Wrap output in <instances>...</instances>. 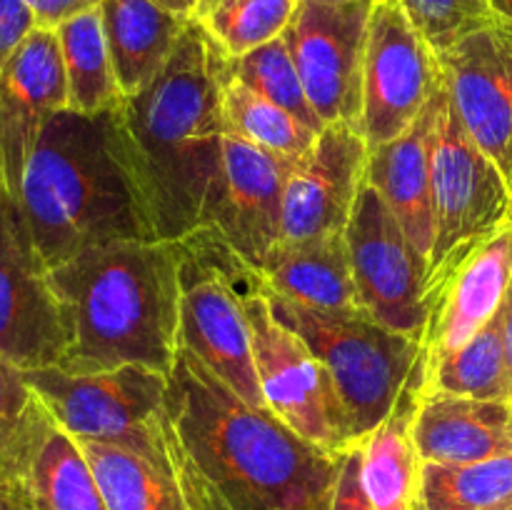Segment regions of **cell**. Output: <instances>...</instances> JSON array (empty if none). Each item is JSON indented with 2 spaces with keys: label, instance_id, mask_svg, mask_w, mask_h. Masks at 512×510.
Here are the masks:
<instances>
[{
  "label": "cell",
  "instance_id": "cell-19",
  "mask_svg": "<svg viewBox=\"0 0 512 510\" xmlns=\"http://www.w3.org/2000/svg\"><path fill=\"white\" fill-rule=\"evenodd\" d=\"M440 85L428 108L403 135L368 150V165H365V180L383 195L425 265H428L435 240L430 145H433L435 123H438Z\"/></svg>",
  "mask_w": 512,
  "mask_h": 510
},
{
  "label": "cell",
  "instance_id": "cell-27",
  "mask_svg": "<svg viewBox=\"0 0 512 510\" xmlns=\"http://www.w3.org/2000/svg\"><path fill=\"white\" fill-rule=\"evenodd\" d=\"M28 483L35 510H108L83 448L53 420L35 448Z\"/></svg>",
  "mask_w": 512,
  "mask_h": 510
},
{
  "label": "cell",
  "instance_id": "cell-32",
  "mask_svg": "<svg viewBox=\"0 0 512 510\" xmlns=\"http://www.w3.org/2000/svg\"><path fill=\"white\" fill-rule=\"evenodd\" d=\"M400 3L438 55L453 48L465 35L498 20L488 0H400Z\"/></svg>",
  "mask_w": 512,
  "mask_h": 510
},
{
  "label": "cell",
  "instance_id": "cell-8",
  "mask_svg": "<svg viewBox=\"0 0 512 510\" xmlns=\"http://www.w3.org/2000/svg\"><path fill=\"white\" fill-rule=\"evenodd\" d=\"M230 265L243 290L253 360L265 405L305 440L328 453L343 455L353 448L355 438L333 375L300 335L275 318L268 298L255 283L253 268L238 258L233 248Z\"/></svg>",
  "mask_w": 512,
  "mask_h": 510
},
{
  "label": "cell",
  "instance_id": "cell-6",
  "mask_svg": "<svg viewBox=\"0 0 512 510\" xmlns=\"http://www.w3.org/2000/svg\"><path fill=\"white\" fill-rule=\"evenodd\" d=\"M435 240L428 260V310L433 313L460 265L512 220V188L503 170L480 148L460 120L448 83L430 145Z\"/></svg>",
  "mask_w": 512,
  "mask_h": 510
},
{
  "label": "cell",
  "instance_id": "cell-11",
  "mask_svg": "<svg viewBox=\"0 0 512 510\" xmlns=\"http://www.w3.org/2000/svg\"><path fill=\"white\" fill-rule=\"evenodd\" d=\"M355 288L363 310L395 333L423 343L430 310L428 265L410 245L383 195L363 180L345 228Z\"/></svg>",
  "mask_w": 512,
  "mask_h": 510
},
{
  "label": "cell",
  "instance_id": "cell-43",
  "mask_svg": "<svg viewBox=\"0 0 512 510\" xmlns=\"http://www.w3.org/2000/svg\"><path fill=\"white\" fill-rule=\"evenodd\" d=\"M30 510H35V508H33V505H30Z\"/></svg>",
  "mask_w": 512,
  "mask_h": 510
},
{
  "label": "cell",
  "instance_id": "cell-25",
  "mask_svg": "<svg viewBox=\"0 0 512 510\" xmlns=\"http://www.w3.org/2000/svg\"><path fill=\"white\" fill-rule=\"evenodd\" d=\"M68 83V110L83 115H98L118 110L125 95L120 93L105 40L100 8L65 20L55 28Z\"/></svg>",
  "mask_w": 512,
  "mask_h": 510
},
{
  "label": "cell",
  "instance_id": "cell-18",
  "mask_svg": "<svg viewBox=\"0 0 512 510\" xmlns=\"http://www.w3.org/2000/svg\"><path fill=\"white\" fill-rule=\"evenodd\" d=\"M512 283V220L463 265L430 313L423 338L425 363L463 348L503 310Z\"/></svg>",
  "mask_w": 512,
  "mask_h": 510
},
{
  "label": "cell",
  "instance_id": "cell-40",
  "mask_svg": "<svg viewBox=\"0 0 512 510\" xmlns=\"http://www.w3.org/2000/svg\"><path fill=\"white\" fill-rule=\"evenodd\" d=\"M153 3L163 5L165 10L183 15V18H190V15H193V8H195V0H153Z\"/></svg>",
  "mask_w": 512,
  "mask_h": 510
},
{
  "label": "cell",
  "instance_id": "cell-14",
  "mask_svg": "<svg viewBox=\"0 0 512 510\" xmlns=\"http://www.w3.org/2000/svg\"><path fill=\"white\" fill-rule=\"evenodd\" d=\"M438 58L460 120L512 188V28L495 20Z\"/></svg>",
  "mask_w": 512,
  "mask_h": 510
},
{
  "label": "cell",
  "instance_id": "cell-28",
  "mask_svg": "<svg viewBox=\"0 0 512 510\" xmlns=\"http://www.w3.org/2000/svg\"><path fill=\"white\" fill-rule=\"evenodd\" d=\"M220 100H223L225 130L270 153L303 160L320 135L300 123L288 110L275 105L273 100L263 98L238 78H233L228 65H225L223 85H220Z\"/></svg>",
  "mask_w": 512,
  "mask_h": 510
},
{
  "label": "cell",
  "instance_id": "cell-15",
  "mask_svg": "<svg viewBox=\"0 0 512 510\" xmlns=\"http://www.w3.org/2000/svg\"><path fill=\"white\" fill-rule=\"evenodd\" d=\"M68 108L63 53L53 28H35L0 73V188L18 203L40 133Z\"/></svg>",
  "mask_w": 512,
  "mask_h": 510
},
{
  "label": "cell",
  "instance_id": "cell-10",
  "mask_svg": "<svg viewBox=\"0 0 512 510\" xmlns=\"http://www.w3.org/2000/svg\"><path fill=\"white\" fill-rule=\"evenodd\" d=\"M375 0H298L283 40L325 125L360 130L363 63Z\"/></svg>",
  "mask_w": 512,
  "mask_h": 510
},
{
  "label": "cell",
  "instance_id": "cell-7",
  "mask_svg": "<svg viewBox=\"0 0 512 510\" xmlns=\"http://www.w3.org/2000/svg\"><path fill=\"white\" fill-rule=\"evenodd\" d=\"M23 375L53 423L75 440L123 445L175 468L165 410L168 375L145 365L103 373L38 368Z\"/></svg>",
  "mask_w": 512,
  "mask_h": 510
},
{
  "label": "cell",
  "instance_id": "cell-30",
  "mask_svg": "<svg viewBox=\"0 0 512 510\" xmlns=\"http://www.w3.org/2000/svg\"><path fill=\"white\" fill-rule=\"evenodd\" d=\"M298 0H195L190 20L200 25L228 58L280 38Z\"/></svg>",
  "mask_w": 512,
  "mask_h": 510
},
{
  "label": "cell",
  "instance_id": "cell-22",
  "mask_svg": "<svg viewBox=\"0 0 512 510\" xmlns=\"http://www.w3.org/2000/svg\"><path fill=\"white\" fill-rule=\"evenodd\" d=\"M100 18L125 98H135L153 83L190 23L153 0H103Z\"/></svg>",
  "mask_w": 512,
  "mask_h": 510
},
{
  "label": "cell",
  "instance_id": "cell-35",
  "mask_svg": "<svg viewBox=\"0 0 512 510\" xmlns=\"http://www.w3.org/2000/svg\"><path fill=\"white\" fill-rule=\"evenodd\" d=\"M330 510H375L363 483V455H360L358 443L345 450L343 460H340V473Z\"/></svg>",
  "mask_w": 512,
  "mask_h": 510
},
{
  "label": "cell",
  "instance_id": "cell-16",
  "mask_svg": "<svg viewBox=\"0 0 512 510\" xmlns=\"http://www.w3.org/2000/svg\"><path fill=\"white\" fill-rule=\"evenodd\" d=\"M368 143L355 125H325L285 185V243L343 235L365 180Z\"/></svg>",
  "mask_w": 512,
  "mask_h": 510
},
{
  "label": "cell",
  "instance_id": "cell-12",
  "mask_svg": "<svg viewBox=\"0 0 512 510\" xmlns=\"http://www.w3.org/2000/svg\"><path fill=\"white\" fill-rule=\"evenodd\" d=\"M443 80L433 45L400 0H378L370 13L363 63L360 133L368 150L403 135L420 118Z\"/></svg>",
  "mask_w": 512,
  "mask_h": 510
},
{
  "label": "cell",
  "instance_id": "cell-36",
  "mask_svg": "<svg viewBox=\"0 0 512 510\" xmlns=\"http://www.w3.org/2000/svg\"><path fill=\"white\" fill-rule=\"evenodd\" d=\"M35 28L38 20L25 0H0V73Z\"/></svg>",
  "mask_w": 512,
  "mask_h": 510
},
{
  "label": "cell",
  "instance_id": "cell-24",
  "mask_svg": "<svg viewBox=\"0 0 512 510\" xmlns=\"http://www.w3.org/2000/svg\"><path fill=\"white\" fill-rule=\"evenodd\" d=\"M108 510H188L178 473L170 465L123 445L78 440Z\"/></svg>",
  "mask_w": 512,
  "mask_h": 510
},
{
  "label": "cell",
  "instance_id": "cell-31",
  "mask_svg": "<svg viewBox=\"0 0 512 510\" xmlns=\"http://www.w3.org/2000/svg\"><path fill=\"white\" fill-rule=\"evenodd\" d=\"M228 68L233 78L248 85L250 90L273 100L275 105L295 115L300 123L313 128L315 133H323L325 123L315 113L313 105H310L303 80H300L298 68H295L293 58H290V50L285 45L283 35L270 40V43L258 45V48L240 55V58H230Z\"/></svg>",
  "mask_w": 512,
  "mask_h": 510
},
{
  "label": "cell",
  "instance_id": "cell-37",
  "mask_svg": "<svg viewBox=\"0 0 512 510\" xmlns=\"http://www.w3.org/2000/svg\"><path fill=\"white\" fill-rule=\"evenodd\" d=\"M28 8L33 10L38 28H58L65 20L83 15L88 10L100 8L103 0H25Z\"/></svg>",
  "mask_w": 512,
  "mask_h": 510
},
{
  "label": "cell",
  "instance_id": "cell-26",
  "mask_svg": "<svg viewBox=\"0 0 512 510\" xmlns=\"http://www.w3.org/2000/svg\"><path fill=\"white\" fill-rule=\"evenodd\" d=\"M423 388L480 400H512V370L503 335V310L463 348L425 363Z\"/></svg>",
  "mask_w": 512,
  "mask_h": 510
},
{
  "label": "cell",
  "instance_id": "cell-20",
  "mask_svg": "<svg viewBox=\"0 0 512 510\" xmlns=\"http://www.w3.org/2000/svg\"><path fill=\"white\" fill-rule=\"evenodd\" d=\"M415 445L423 463H480L512 455V400L420 390Z\"/></svg>",
  "mask_w": 512,
  "mask_h": 510
},
{
  "label": "cell",
  "instance_id": "cell-33",
  "mask_svg": "<svg viewBox=\"0 0 512 510\" xmlns=\"http://www.w3.org/2000/svg\"><path fill=\"white\" fill-rule=\"evenodd\" d=\"M50 420L53 418L43 408L23 433L0 448V510H30L33 505L28 483L30 463Z\"/></svg>",
  "mask_w": 512,
  "mask_h": 510
},
{
  "label": "cell",
  "instance_id": "cell-2",
  "mask_svg": "<svg viewBox=\"0 0 512 510\" xmlns=\"http://www.w3.org/2000/svg\"><path fill=\"white\" fill-rule=\"evenodd\" d=\"M228 55L190 20L153 83L118 108L130 158L160 240L208 228L223 178L220 85Z\"/></svg>",
  "mask_w": 512,
  "mask_h": 510
},
{
  "label": "cell",
  "instance_id": "cell-41",
  "mask_svg": "<svg viewBox=\"0 0 512 510\" xmlns=\"http://www.w3.org/2000/svg\"><path fill=\"white\" fill-rule=\"evenodd\" d=\"M488 5L500 23L510 25L512 28V0H488Z\"/></svg>",
  "mask_w": 512,
  "mask_h": 510
},
{
  "label": "cell",
  "instance_id": "cell-13",
  "mask_svg": "<svg viewBox=\"0 0 512 510\" xmlns=\"http://www.w3.org/2000/svg\"><path fill=\"white\" fill-rule=\"evenodd\" d=\"M63 305L18 203L0 188V358L18 370L60 368L68 355Z\"/></svg>",
  "mask_w": 512,
  "mask_h": 510
},
{
  "label": "cell",
  "instance_id": "cell-44",
  "mask_svg": "<svg viewBox=\"0 0 512 510\" xmlns=\"http://www.w3.org/2000/svg\"><path fill=\"white\" fill-rule=\"evenodd\" d=\"M375 3H378V0H375Z\"/></svg>",
  "mask_w": 512,
  "mask_h": 510
},
{
  "label": "cell",
  "instance_id": "cell-34",
  "mask_svg": "<svg viewBox=\"0 0 512 510\" xmlns=\"http://www.w3.org/2000/svg\"><path fill=\"white\" fill-rule=\"evenodd\" d=\"M40 410L43 405L25 383L23 370L0 358V448L23 433Z\"/></svg>",
  "mask_w": 512,
  "mask_h": 510
},
{
  "label": "cell",
  "instance_id": "cell-23",
  "mask_svg": "<svg viewBox=\"0 0 512 510\" xmlns=\"http://www.w3.org/2000/svg\"><path fill=\"white\" fill-rule=\"evenodd\" d=\"M425 360L388 418L360 440L363 455V483L375 510H413L420 488V460L415 445V415L423 390Z\"/></svg>",
  "mask_w": 512,
  "mask_h": 510
},
{
  "label": "cell",
  "instance_id": "cell-1",
  "mask_svg": "<svg viewBox=\"0 0 512 510\" xmlns=\"http://www.w3.org/2000/svg\"><path fill=\"white\" fill-rule=\"evenodd\" d=\"M165 410L175 473L210 510L333 508L343 455L245 403L185 348L168 375Z\"/></svg>",
  "mask_w": 512,
  "mask_h": 510
},
{
  "label": "cell",
  "instance_id": "cell-9",
  "mask_svg": "<svg viewBox=\"0 0 512 510\" xmlns=\"http://www.w3.org/2000/svg\"><path fill=\"white\" fill-rule=\"evenodd\" d=\"M180 253V348L245 403L265 405L230 245L213 228H203L180 240Z\"/></svg>",
  "mask_w": 512,
  "mask_h": 510
},
{
  "label": "cell",
  "instance_id": "cell-5",
  "mask_svg": "<svg viewBox=\"0 0 512 510\" xmlns=\"http://www.w3.org/2000/svg\"><path fill=\"white\" fill-rule=\"evenodd\" d=\"M260 290L275 318L300 335L330 370L348 410L355 443H360L388 418L405 385L423 365V343L385 328L363 308L320 310Z\"/></svg>",
  "mask_w": 512,
  "mask_h": 510
},
{
  "label": "cell",
  "instance_id": "cell-4",
  "mask_svg": "<svg viewBox=\"0 0 512 510\" xmlns=\"http://www.w3.org/2000/svg\"><path fill=\"white\" fill-rule=\"evenodd\" d=\"M180 243L113 240L48 270L68 325L60 368L145 365L170 375L180 350Z\"/></svg>",
  "mask_w": 512,
  "mask_h": 510
},
{
  "label": "cell",
  "instance_id": "cell-17",
  "mask_svg": "<svg viewBox=\"0 0 512 510\" xmlns=\"http://www.w3.org/2000/svg\"><path fill=\"white\" fill-rule=\"evenodd\" d=\"M298 160L225 135L223 178L215 198L213 228L253 268L283 238L285 185Z\"/></svg>",
  "mask_w": 512,
  "mask_h": 510
},
{
  "label": "cell",
  "instance_id": "cell-21",
  "mask_svg": "<svg viewBox=\"0 0 512 510\" xmlns=\"http://www.w3.org/2000/svg\"><path fill=\"white\" fill-rule=\"evenodd\" d=\"M253 273L260 288L310 308H363L355 288L345 233L305 243L280 240L258 265H253Z\"/></svg>",
  "mask_w": 512,
  "mask_h": 510
},
{
  "label": "cell",
  "instance_id": "cell-38",
  "mask_svg": "<svg viewBox=\"0 0 512 510\" xmlns=\"http://www.w3.org/2000/svg\"><path fill=\"white\" fill-rule=\"evenodd\" d=\"M503 335H505V348H508V360L512 370V283L508 290V298L503 303Z\"/></svg>",
  "mask_w": 512,
  "mask_h": 510
},
{
  "label": "cell",
  "instance_id": "cell-39",
  "mask_svg": "<svg viewBox=\"0 0 512 510\" xmlns=\"http://www.w3.org/2000/svg\"><path fill=\"white\" fill-rule=\"evenodd\" d=\"M178 483H180V488H183V495H185V503H188V510H210L208 503H205V500L200 498V493L193 488V485L188 483V480L178 478Z\"/></svg>",
  "mask_w": 512,
  "mask_h": 510
},
{
  "label": "cell",
  "instance_id": "cell-3",
  "mask_svg": "<svg viewBox=\"0 0 512 510\" xmlns=\"http://www.w3.org/2000/svg\"><path fill=\"white\" fill-rule=\"evenodd\" d=\"M18 208L45 268L113 240H160L118 110H60L25 168Z\"/></svg>",
  "mask_w": 512,
  "mask_h": 510
},
{
  "label": "cell",
  "instance_id": "cell-29",
  "mask_svg": "<svg viewBox=\"0 0 512 510\" xmlns=\"http://www.w3.org/2000/svg\"><path fill=\"white\" fill-rule=\"evenodd\" d=\"M418 498L425 510H512V455L480 463H423Z\"/></svg>",
  "mask_w": 512,
  "mask_h": 510
},
{
  "label": "cell",
  "instance_id": "cell-42",
  "mask_svg": "<svg viewBox=\"0 0 512 510\" xmlns=\"http://www.w3.org/2000/svg\"><path fill=\"white\" fill-rule=\"evenodd\" d=\"M413 510H425V508H423V503H420V498L415 500V503H413Z\"/></svg>",
  "mask_w": 512,
  "mask_h": 510
}]
</instances>
